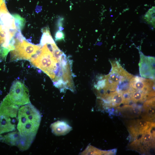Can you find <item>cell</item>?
Masks as SVG:
<instances>
[{"label":"cell","instance_id":"obj_12","mask_svg":"<svg viewBox=\"0 0 155 155\" xmlns=\"http://www.w3.org/2000/svg\"><path fill=\"white\" fill-rule=\"evenodd\" d=\"M41 31L42 34L40 41V45H43L48 42H55L51 36L49 28L48 27L42 28Z\"/></svg>","mask_w":155,"mask_h":155},{"label":"cell","instance_id":"obj_1","mask_svg":"<svg viewBox=\"0 0 155 155\" xmlns=\"http://www.w3.org/2000/svg\"><path fill=\"white\" fill-rule=\"evenodd\" d=\"M29 61L33 66L48 75L54 86L61 91L66 89L74 90L72 60L58 48L55 42L41 45L37 53Z\"/></svg>","mask_w":155,"mask_h":155},{"label":"cell","instance_id":"obj_5","mask_svg":"<svg viewBox=\"0 0 155 155\" xmlns=\"http://www.w3.org/2000/svg\"><path fill=\"white\" fill-rule=\"evenodd\" d=\"M154 79L133 76L131 80L130 90L142 92L147 100L154 97Z\"/></svg>","mask_w":155,"mask_h":155},{"label":"cell","instance_id":"obj_11","mask_svg":"<svg viewBox=\"0 0 155 155\" xmlns=\"http://www.w3.org/2000/svg\"><path fill=\"white\" fill-rule=\"evenodd\" d=\"M130 100L135 102H143L146 100L145 95L142 92L130 89Z\"/></svg>","mask_w":155,"mask_h":155},{"label":"cell","instance_id":"obj_2","mask_svg":"<svg viewBox=\"0 0 155 155\" xmlns=\"http://www.w3.org/2000/svg\"><path fill=\"white\" fill-rule=\"evenodd\" d=\"M41 116L32 105L28 104L19 109L17 128L20 135L24 137L34 135L39 127Z\"/></svg>","mask_w":155,"mask_h":155},{"label":"cell","instance_id":"obj_15","mask_svg":"<svg viewBox=\"0 0 155 155\" xmlns=\"http://www.w3.org/2000/svg\"><path fill=\"white\" fill-rule=\"evenodd\" d=\"M3 0H0V7L1 6V5L2 4V2H3Z\"/></svg>","mask_w":155,"mask_h":155},{"label":"cell","instance_id":"obj_7","mask_svg":"<svg viewBox=\"0 0 155 155\" xmlns=\"http://www.w3.org/2000/svg\"><path fill=\"white\" fill-rule=\"evenodd\" d=\"M155 58L140 54L139 65L141 76L146 78L155 79Z\"/></svg>","mask_w":155,"mask_h":155},{"label":"cell","instance_id":"obj_8","mask_svg":"<svg viewBox=\"0 0 155 155\" xmlns=\"http://www.w3.org/2000/svg\"><path fill=\"white\" fill-rule=\"evenodd\" d=\"M152 122L143 119L130 121L127 125L128 131L132 135L137 136L147 131Z\"/></svg>","mask_w":155,"mask_h":155},{"label":"cell","instance_id":"obj_10","mask_svg":"<svg viewBox=\"0 0 155 155\" xmlns=\"http://www.w3.org/2000/svg\"><path fill=\"white\" fill-rule=\"evenodd\" d=\"M101 97L106 100L110 106L115 107L122 103L125 104V99L123 95L116 91L104 94L101 96Z\"/></svg>","mask_w":155,"mask_h":155},{"label":"cell","instance_id":"obj_13","mask_svg":"<svg viewBox=\"0 0 155 155\" xmlns=\"http://www.w3.org/2000/svg\"><path fill=\"white\" fill-rule=\"evenodd\" d=\"M12 16L14 19L16 29L18 30H22L26 22L25 19L17 14H13Z\"/></svg>","mask_w":155,"mask_h":155},{"label":"cell","instance_id":"obj_6","mask_svg":"<svg viewBox=\"0 0 155 155\" xmlns=\"http://www.w3.org/2000/svg\"><path fill=\"white\" fill-rule=\"evenodd\" d=\"M9 95L12 102L16 104L23 105L30 102L28 90L25 85L19 81L13 82Z\"/></svg>","mask_w":155,"mask_h":155},{"label":"cell","instance_id":"obj_4","mask_svg":"<svg viewBox=\"0 0 155 155\" xmlns=\"http://www.w3.org/2000/svg\"><path fill=\"white\" fill-rule=\"evenodd\" d=\"M112 69L107 75L100 77L94 87L98 92L104 93L108 91L116 90L122 78L130 73L125 70L117 61H111Z\"/></svg>","mask_w":155,"mask_h":155},{"label":"cell","instance_id":"obj_9","mask_svg":"<svg viewBox=\"0 0 155 155\" xmlns=\"http://www.w3.org/2000/svg\"><path fill=\"white\" fill-rule=\"evenodd\" d=\"M142 108V119L148 121L154 122L155 114L154 97L145 101Z\"/></svg>","mask_w":155,"mask_h":155},{"label":"cell","instance_id":"obj_14","mask_svg":"<svg viewBox=\"0 0 155 155\" xmlns=\"http://www.w3.org/2000/svg\"><path fill=\"white\" fill-rule=\"evenodd\" d=\"M55 38L56 41L63 40L64 38V34L61 30H58L55 34Z\"/></svg>","mask_w":155,"mask_h":155},{"label":"cell","instance_id":"obj_3","mask_svg":"<svg viewBox=\"0 0 155 155\" xmlns=\"http://www.w3.org/2000/svg\"><path fill=\"white\" fill-rule=\"evenodd\" d=\"M18 30L16 37H13L10 41V44L14 47L10 51V61L20 60L29 61L38 52L41 47L40 44L35 45L27 41Z\"/></svg>","mask_w":155,"mask_h":155}]
</instances>
